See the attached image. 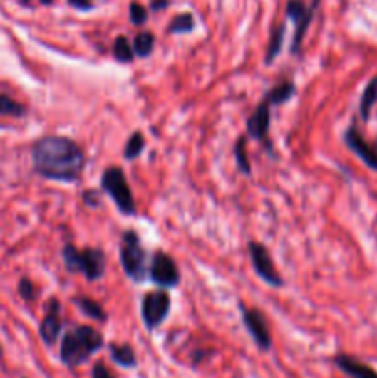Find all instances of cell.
I'll return each mask as SVG.
<instances>
[{
	"mask_svg": "<svg viewBox=\"0 0 377 378\" xmlns=\"http://www.w3.org/2000/svg\"><path fill=\"white\" fill-rule=\"evenodd\" d=\"M33 168L41 177L52 181H78L86 164L80 146L67 137L48 135L37 140L32 149Z\"/></svg>",
	"mask_w": 377,
	"mask_h": 378,
	"instance_id": "cell-1",
	"label": "cell"
},
{
	"mask_svg": "<svg viewBox=\"0 0 377 378\" xmlns=\"http://www.w3.org/2000/svg\"><path fill=\"white\" fill-rule=\"evenodd\" d=\"M104 340L98 330L93 327H76V329L68 330L63 336V342L59 347V358L67 367H78V365L86 364L91 355H95L102 347Z\"/></svg>",
	"mask_w": 377,
	"mask_h": 378,
	"instance_id": "cell-2",
	"label": "cell"
},
{
	"mask_svg": "<svg viewBox=\"0 0 377 378\" xmlns=\"http://www.w3.org/2000/svg\"><path fill=\"white\" fill-rule=\"evenodd\" d=\"M63 261L71 273H83L89 280L102 279L105 271V255L98 248L78 251L73 243H67L63 249Z\"/></svg>",
	"mask_w": 377,
	"mask_h": 378,
	"instance_id": "cell-3",
	"label": "cell"
},
{
	"mask_svg": "<svg viewBox=\"0 0 377 378\" xmlns=\"http://www.w3.org/2000/svg\"><path fill=\"white\" fill-rule=\"evenodd\" d=\"M102 190L111 196V199L123 214H135V199H133L132 189L128 185L123 168L111 167L104 172Z\"/></svg>",
	"mask_w": 377,
	"mask_h": 378,
	"instance_id": "cell-4",
	"label": "cell"
},
{
	"mask_svg": "<svg viewBox=\"0 0 377 378\" xmlns=\"http://www.w3.org/2000/svg\"><path fill=\"white\" fill-rule=\"evenodd\" d=\"M120 262L130 279L141 283L146 275V253L141 248L139 236L133 231H126L120 248Z\"/></svg>",
	"mask_w": 377,
	"mask_h": 378,
	"instance_id": "cell-5",
	"label": "cell"
},
{
	"mask_svg": "<svg viewBox=\"0 0 377 378\" xmlns=\"http://www.w3.org/2000/svg\"><path fill=\"white\" fill-rule=\"evenodd\" d=\"M168 312H170V295L165 290L146 293L141 305V315L146 329L154 330L155 327H160L167 320Z\"/></svg>",
	"mask_w": 377,
	"mask_h": 378,
	"instance_id": "cell-6",
	"label": "cell"
},
{
	"mask_svg": "<svg viewBox=\"0 0 377 378\" xmlns=\"http://www.w3.org/2000/svg\"><path fill=\"white\" fill-rule=\"evenodd\" d=\"M344 142L370 170L377 172V146L364 139V135L361 133L355 122H351V126L346 130Z\"/></svg>",
	"mask_w": 377,
	"mask_h": 378,
	"instance_id": "cell-7",
	"label": "cell"
},
{
	"mask_svg": "<svg viewBox=\"0 0 377 378\" xmlns=\"http://www.w3.org/2000/svg\"><path fill=\"white\" fill-rule=\"evenodd\" d=\"M150 277L161 288H174L180 284V270L167 253L157 251L152 258Z\"/></svg>",
	"mask_w": 377,
	"mask_h": 378,
	"instance_id": "cell-8",
	"label": "cell"
},
{
	"mask_svg": "<svg viewBox=\"0 0 377 378\" xmlns=\"http://www.w3.org/2000/svg\"><path fill=\"white\" fill-rule=\"evenodd\" d=\"M248 249H250V258L252 264H254V270L257 271L261 279L267 284H270V286H276V288L277 286H282L283 280L282 277H279V273L276 271V268H274V262L272 257H270L269 249L264 248L263 243L257 242H252L250 246H248Z\"/></svg>",
	"mask_w": 377,
	"mask_h": 378,
	"instance_id": "cell-9",
	"label": "cell"
},
{
	"mask_svg": "<svg viewBox=\"0 0 377 378\" xmlns=\"http://www.w3.org/2000/svg\"><path fill=\"white\" fill-rule=\"evenodd\" d=\"M242 321H244L246 330L250 332V336L254 338V342L257 343L261 351H269L270 347H272V338H270V330L264 315L259 310L242 306Z\"/></svg>",
	"mask_w": 377,
	"mask_h": 378,
	"instance_id": "cell-10",
	"label": "cell"
},
{
	"mask_svg": "<svg viewBox=\"0 0 377 378\" xmlns=\"http://www.w3.org/2000/svg\"><path fill=\"white\" fill-rule=\"evenodd\" d=\"M313 8H307V6L301 2V0H289L286 4V15L289 19H292L296 23V33H294V43H292V52H298L301 45V39L305 36V30L309 28L311 19H313Z\"/></svg>",
	"mask_w": 377,
	"mask_h": 378,
	"instance_id": "cell-11",
	"label": "cell"
},
{
	"mask_svg": "<svg viewBox=\"0 0 377 378\" xmlns=\"http://www.w3.org/2000/svg\"><path fill=\"white\" fill-rule=\"evenodd\" d=\"M270 100L264 96L261 104L254 111L248 122H246V131L248 137L255 140H264L269 145V130H270Z\"/></svg>",
	"mask_w": 377,
	"mask_h": 378,
	"instance_id": "cell-12",
	"label": "cell"
},
{
	"mask_svg": "<svg viewBox=\"0 0 377 378\" xmlns=\"http://www.w3.org/2000/svg\"><path fill=\"white\" fill-rule=\"evenodd\" d=\"M59 332H61V317H59V301L58 299H51L48 303V312L43 317L41 327H39V334H41L43 342L46 345H52L56 343V340L59 338Z\"/></svg>",
	"mask_w": 377,
	"mask_h": 378,
	"instance_id": "cell-13",
	"label": "cell"
},
{
	"mask_svg": "<svg viewBox=\"0 0 377 378\" xmlns=\"http://www.w3.org/2000/svg\"><path fill=\"white\" fill-rule=\"evenodd\" d=\"M335 365L350 378H377V371L372 365L359 362L350 355H339L335 358Z\"/></svg>",
	"mask_w": 377,
	"mask_h": 378,
	"instance_id": "cell-14",
	"label": "cell"
},
{
	"mask_svg": "<svg viewBox=\"0 0 377 378\" xmlns=\"http://www.w3.org/2000/svg\"><path fill=\"white\" fill-rule=\"evenodd\" d=\"M377 104V76H373L372 80L366 83L363 95H361V104H359V115L364 122L370 120L372 109Z\"/></svg>",
	"mask_w": 377,
	"mask_h": 378,
	"instance_id": "cell-15",
	"label": "cell"
},
{
	"mask_svg": "<svg viewBox=\"0 0 377 378\" xmlns=\"http://www.w3.org/2000/svg\"><path fill=\"white\" fill-rule=\"evenodd\" d=\"M111 351V358L115 360V364L120 365V367H135L137 365V358L135 352L130 345H111L109 347Z\"/></svg>",
	"mask_w": 377,
	"mask_h": 378,
	"instance_id": "cell-16",
	"label": "cell"
},
{
	"mask_svg": "<svg viewBox=\"0 0 377 378\" xmlns=\"http://www.w3.org/2000/svg\"><path fill=\"white\" fill-rule=\"evenodd\" d=\"M294 93H296L294 83H292V81H283V83H279V85L274 87L272 90H269V93H267L264 96L270 100V104L277 105V104H285L286 100L291 98Z\"/></svg>",
	"mask_w": 377,
	"mask_h": 378,
	"instance_id": "cell-17",
	"label": "cell"
},
{
	"mask_svg": "<svg viewBox=\"0 0 377 378\" xmlns=\"http://www.w3.org/2000/svg\"><path fill=\"white\" fill-rule=\"evenodd\" d=\"M74 303H76V305L80 306V310H82L86 315H89L91 320L104 321L105 317H108V315H105V312H104V308L100 306V303L93 301V299L76 298L74 299Z\"/></svg>",
	"mask_w": 377,
	"mask_h": 378,
	"instance_id": "cell-18",
	"label": "cell"
},
{
	"mask_svg": "<svg viewBox=\"0 0 377 378\" xmlns=\"http://www.w3.org/2000/svg\"><path fill=\"white\" fill-rule=\"evenodd\" d=\"M154 43L155 39L150 32L137 33V37L133 39V54L141 56V58L150 56L152 50H154Z\"/></svg>",
	"mask_w": 377,
	"mask_h": 378,
	"instance_id": "cell-19",
	"label": "cell"
},
{
	"mask_svg": "<svg viewBox=\"0 0 377 378\" xmlns=\"http://www.w3.org/2000/svg\"><path fill=\"white\" fill-rule=\"evenodd\" d=\"M24 113H26V107L23 104H19L9 96L0 95V115H4V117H23Z\"/></svg>",
	"mask_w": 377,
	"mask_h": 378,
	"instance_id": "cell-20",
	"label": "cell"
},
{
	"mask_svg": "<svg viewBox=\"0 0 377 378\" xmlns=\"http://www.w3.org/2000/svg\"><path fill=\"white\" fill-rule=\"evenodd\" d=\"M143 149H145V137H143V133L137 131V133H133V135L130 137V140L126 142L124 157H126L128 161H132V159H137L141 155Z\"/></svg>",
	"mask_w": 377,
	"mask_h": 378,
	"instance_id": "cell-21",
	"label": "cell"
},
{
	"mask_svg": "<svg viewBox=\"0 0 377 378\" xmlns=\"http://www.w3.org/2000/svg\"><path fill=\"white\" fill-rule=\"evenodd\" d=\"M283 37H285V26L283 24H279V26L274 30L272 33V39H270V45H269V50H267V63H272L274 59L277 58V54H279V50H282V45H283Z\"/></svg>",
	"mask_w": 377,
	"mask_h": 378,
	"instance_id": "cell-22",
	"label": "cell"
},
{
	"mask_svg": "<svg viewBox=\"0 0 377 378\" xmlns=\"http://www.w3.org/2000/svg\"><path fill=\"white\" fill-rule=\"evenodd\" d=\"M113 54L115 58L120 61V63H130L133 59V48L130 46V41L126 39V37H117V41H115V46H113Z\"/></svg>",
	"mask_w": 377,
	"mask_h": 378,
	"instance_id": "cell-23",
	"label": "cell"
},
{
	"mask_svg": "<svg viewBox=\"0 0 377 378\" xmlns=\"http://www.w3.org/2000/svg\"><path fill=\"white\" fill-rule=\"evenodd\" d=\"M233 155H235V161H237L239 170L244 172L246 176H250L252 167H250V161H248V155H246V146H244V139H242V137L237 140L235 148H233Z\"/></svg>",
	"mask_w": 377,
	"mask_h": 378,
	"instance_id": "cell-24",
	"label": "cell"
},
{
	"mask_svg": "<svg viewBox=\"0 0 377 378\" xmlns=\"http://www.w3.org/2000/svg\"><path fill=\"white\" fill-rule=\"evenodd\" d=\"M192 26H195V19H192V15L191 14H182V15H177L172 23H170L168 32L185 33V32H191Z\"/></svg>",
	"mask_w": 377,
	"mask_h": 378,
	"instance_id": "cell-25",
	"label": "cell"
},
{
	"mask_svg": "<svg viewBox=\"0 0 377 378\" xmlns=\"http://www.w3.org/2000/svg\"><path fill=\"white\" fill-rule=\"evenodd\" d=\"M130 19H132V23L135 24V26L145 24L146 19H148L145 6H141L139 2H132V6H130Z\"/></svg>",
	"mask_w": 377,
	"mask_h": 378,
	"instance_id": "cell-26",
	"label": "cell"
},
{
	"mask_svg": "<svg viewBox=\"0 0 377 378\" xmlns=\"http://www.w3.org/2000/svg\"><path fill=\"white\" fill-rule=\"evenodd\" d=\"M19 293H21V298L26 299V301H32L36 298V290H33V284L30 279H23L19 283Z\"/></svg>",
	"mask_w": 377,
	"mask_h": 378,
	"instance_id": "cell-27",
	"label": "cell"
},
{
	"mask_svg": "<svg viewBox=\"0 0 377 378\" xmlns=\"http://www.w3.org/2000/svg\"><path fill=\"white\" fill-rule=\"evenodd\" d=\"M93 378H115V377L111 374V371L102 364V362H98V364H95V367H93Z\"/></svg>",
	"mask_w": 377,
	"mask_h": 378,
	"instance_id": "cell-28",
	"label": "cell"
},
{
	"mask_svg": "<svg viewBox=\"0 0 377 378\" xmlns=\"http://www.w3.org/2000/svg\"><path fill=\"white\" fill-rule=\"evenodd\" d=\"M68 4L74 6L78 9H91L93 4L91 0H68Z\"/></svg>",
	"mask_w": 377,
	"mask_h": 378,
	"instance_id": "cell-29",
	"label": "cell"
},
{
	"mask_svg": "<svg viewBox=\"0 0 377 378\" xmlns=\"http://www.w3.org/2000/svg\"><path fill=\"white\" fill-rule=\"evenodd\" d=\"M83 199H86V201H89V205H91V207H96V205H98V192H93V190H89V192L83 196Z\"/></svg>",
	"mask_w": 377,
	"mask_h": 378,
	"instance_id": "cell-30",
	"label": "cell"
},
{
	"mask_svg": "<svg viewBox=\"0 0 377 378\" xmlns=\"http://www.w3.org/2000/svg\"><path fill=\"white\" fill-rule=\"evenodd\" d=\"M152 9H165L168 6V0H152Z\"/></svg>",
	"mask_w": 377,
	"mask_h": 378,
	"instance_id": "cell-31",
	"label": "cell"
},
{
	"mask_svg": "<svg viewBox=\"0 0 377 378\" xmlns=\"http://www.w3.org/2000/svg\"><path fill=\"white\" fill-rule=\"evenodd\" d=\"M43 4H52V0H41Z\"/></svg>",
	"mask_w": 377,
	"mask_h": 378,
	"instance_id": "cell-32",
	"label": "cell"
},
{
	"mask_svg": "<svg viewBox=\"0 0 377 378\" xmlns=\"http://www.w3.org/2000/svg\"><path fill=\"white\" fill-rule=\"evenodd\" d=\"M21 2H24V4H28V2H30V0H21Z\"/></svg>",
	"mask_w": 377,
	"mask_h": 378,
	"instance_id": "cell-33",
	"label": "cell"
},
{
	"mask_svg": "<svg viewBox=\"0 0 377 378\" xmlns=\"http://www.w3.org/2000/svg\"><path fill=\"white\" fill-rule=\"evenodd\" d=\"M0 355H2V352H0Z\"/></svg>",
	"mask_w": 377,
	"mask_h": 378,
	"instance_id": "cell-34",
	"label": "cell"
}]
</instances>
